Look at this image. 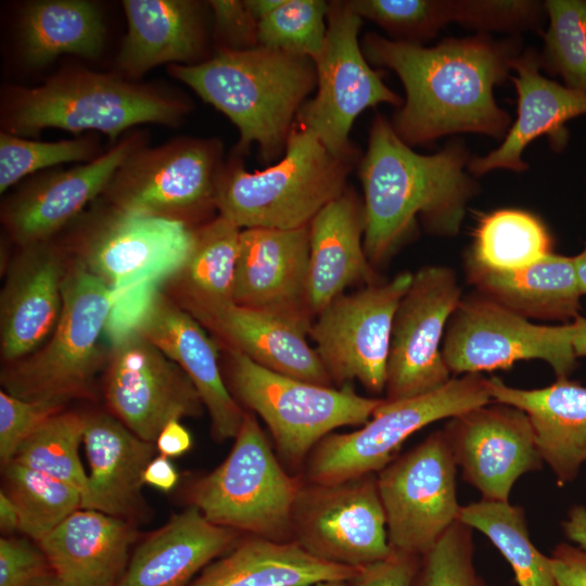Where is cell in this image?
<instances>
[{
  "label": "cell",
  "instance_id": "cell-1",
  "mask_svg": "<svg viewBox=\"0 0 586 586\" xmlns=\"http://www.w3.org/2000/svg\"><path fill=\"white\" fill-rule=\"evenodd\" d=\"M518 47L483 34L434 47L373 33L362 40L366 59L395 72L404 86L406 99L391 123L409 146L460 132L505 137L510 116L497 105L494 88L509 77Z\"/></svg>",
  "mask_w": 586,
  "mask_h": 586
},
{
  "label": "cell",
  "instance_id": "cell-2",
  "mask_svg": "<svg viewBox=\"0 0 586 586\" xmlns=\"http://www.w3.org/2000/svg\"><path fill=\"white\" fill-rule=\"evenodd\" d=\"M466 146L455 141L432 155L418 154L377 115L359 166L364 189V249L371 265L386 262L419 216L428 231L456 235L476 182L464 167Z\"/></svg>",
  "mask_w": 586,
  "mask_h": 586
},
{
  "label": "cell",
  "instance_id": "cell-3",
  "mask_svg": "<svg viewBox=\"0 0 586 586\" xmlns=\"http://www.w3.org/2000/svg\"><path fill=\"white\" fill-rule=\"evenodd\" d=\"M167 71L237 126L238 155L256 143L267 162L284 153L297 113L317 86L311 59L260 46L217 49L205 61Z\"/></svg>",
  "mask_w": 586,
  "mask_h": 586
},
{
  "label": "cell",
  "instance_id": "cell-4",
  "mask_svg": "<svg viewBox=\"0 0 586 586\" xmlns=\"http://www.w3.org/2000/svg\"><path fill=\"white\" fill-rule=\"evenodd\" d=\"M188 104L150 86L85 68L64 69L34 88L8 92L1 110L5 132L28 137L46 128L97 130L112 144L140 124L177 126Z\"/></svg>",
  "mask_w": 586,
  "mask_h": 586
},
{
  "label": "cell",
  "instance_id": "cell-5",
  "mask_svg": "<svg viewBox=\"0 0 586 586\" xmlns=\"http://www.w3.org/2000/svg\"><path fill=\"white\" fill-rule=\"evenodd\" d=\"M353 162L294 123L284 156L275 165L250 173L238 154L224 162L215 186L216 211L240 229L307 226L346 190Z\"/></svg>",
  "mask_w": 586,
  "mask_h": 586
},
{
  "label": "cell",
  "instance_id": "cell-6",
  "mask_svg": "<svg viewBox=\"0 0 586 586\" xmlns=\"http://www.w3.org/2000/svg\"><path fill=\"white\" fill-rule=\"evenodd\" d=\"M230 392L266 423L277 453L298 468L314 447L335 429L364 425L383 398L365 397L349 385L324 386L266 369L227 349Z\"/></svg>",
  "mask_w": 586,
  "mask_h": 586
},
{
  "label": "cell",
  "instance_id": "cell-7",
  "mask_svg": "<svg viewBox=\"0 0 586 586\" xmlns=\"http://www.w3.org/2000/svg\"><path fill=\"white\" fill-rule=\"evenodd\" d=\"M63 282L60 320L43 345L3 369L4 391L26 400L65 404L88 392L100 367V334L118 295L76 262Z\"/></svg>",
  "mask_w": 586,
  "mask_h": 586
},
{
  "label": "cell",
  "instance_id": "cell-8",
  "mask_svg": "<svg viewBox=\"0 0 586 586\" xmlns=\"http://www.w3.org/2000/svg\"><path fill=\"white\" fill-rule=\"evenodd\" d=\"M301 484L281 466L255 415L245 411L230 453L196 481L191 501L217 525L291 542L292 509Z\"/></svg>",
  "mask_w": 586,
  "mask_h": 586
},
{
  "label": "cell",
  "instance_id": "cell-9",
  "mask_svg": "<svg viewBox=\"0 0 586 586\" xmlns=\"http://www.w3.org/2000/svg\"><path fill=\"white\" fill-rule=\"evenodd\" d=\"M492 402L486 379L480 373L451 378L431 393L383 402L360 429L331 433L310 451L305 464L309 483L331 484L377 474L396 457L417 431Z\"/></svg>",
  "mask_w": 586,
  "mask_h": 586
},
{
  "label": "cell",
  "instance_id": "cell-10",
  "mask_svg": "<svg viewBox=\"0 0 586 586\" xmlns=\"http://www.w3.org/2000/svg\"><path fill=\"white\" fill-rule=\"evenodd\" d=\"M216 139L177 138L135 150L116 169L102 196L133 215L192 227L216 209L215 186L222 166Z\"/></svg>",
  "mask_w": 586,
  "mask_h": 586
},
{
  "label": "cell",
  "instance_id": "cell-11",
  "mask_svg": "<svg viewBox=\"0 0 586 586\" xmlns=\"http://www.w3.org/2000/svg\"><path fill=\"white\" fill-rule=\"evenodd\" d=\"M75 221L69 249L118 297L139 283L176 276L193 243L192 227L126 213L107 202Z\"/></svg>",
  "mask_w": 586,
  "mask_h": 586
},
{
  "label": "cell",
  "instance_id": "cell-12",
  "mask_svg": "<svg viewBox=\"0 0 586 586\" xmlns=\"http://www.w3.org/2000/svg\"><path fill=\"white\" fill-rule=\"evenodd\" d=\"M362 18L346 1L329 2L323 50L315 61L317 93L300 109L295 123L313 131L334 155L355 161L348 136L366 109L380 103L402 106L403 99L373 71L359 42Z\"/></svg>",
  "mask_w": 586,
  "mask_h": 586
},
{
  "label": "cell",
  "instance_id": "cell-13",
  "mask_svg": "<svg viewBox=\"0 0 586 586\" xmlns=\"http://www.w3.org/2000/svg\"><path fill=\"white\" fill-rule=\"evenodd\" d=\"M575 321L543 326L479 294L461 300L451 315L442 346L451 373L508 369L520 360L549 364L557 379L576 367Z\"/></svg>",
  "mask_w": 586,
  "mask_h": 586
},
{
  "label": "cell",
  "instance_id": "cell-14",
  "mask_svg": "<svg viewBox=\"0 0 586 586\" xmlns=\"http://www.w3.org/2000/svg\"><path fill=\"white\" fill-rule=\"evenodd\" d=\"M412 277L405 271L342 294L316 316L308 335L333 383L358 381L372 394L384 392L394 315Z\"/></svg>",
  "mask_w": 586,
  "mask_h": 586
},
{
  "label": "cell",
  "instance_id": "cell-15",
  "mask_svg": "<svg viewBox=\"0 0 586 586\" xmlns=\"http://www.w3.org/2000/svg\"><path fill=\"white\" fill-rule=\"evenodd\" d=\"M457 467L440 430L377 473L393 550L421 557L458 520Z\"/></svg>",
  "mask_w": 586,
  "mask_h": 586
},
{
  "label": "cell",
  "instance_id": "cell-16",
  "mask_svg": "<svg viewBox=\"0 0 586 586\" xmlns=\"http://www.w3.org/2000/svg\"><path fill=\"white\" fill-rule=\"evenodd\" d=\"M292 536L309 553L342 565L362 568L385 559L392 548L377 474L331 484L302 482Z\"/></svg>",
  "mask_w": 586,
  "mask_h": 586
},
{
  "label": "cell",
  "instance_id": "cell-17",
  "mask_svg": "<svg viewBox=\"0 0 586 586\" xmlns=\"http://www.w3.org/2000/svg\"><path fill=\"white\" fill-rule=\"evenodd\" d=\"M461 289L455 271L425 266L413 273L394 315L386 366V402L421 396L451 378L442 346Z\"/></svg>",
  "mask_w": 586,
  "mask_h": 586
},
{
  "label": "cell",
  "instance_id": "cell-18",
  "mask_svg": "<svg viewBox=\"0 0 586 586\" xmlns=\"http://www.w3.org/2000/svg\"><path fill=\"white\" fill-rule=\"evenodd\" d=\"M105 396L114 416L150 443L169 421L199 416L203 405L186 372L135 327L113 346Z\"/></svg>",
  "mask_w": 586,
  "mask_h": 586
},
{
  "label": "cell",
  "instance_id": "cell-19",
  "mask_svg": "<svg viewBox=\"0 0 586 586\" xmlns=\"http://www.w3.org/2000/svg\"><path fill=\"white\" fill-rule=\"evenodd\" d=\"M443 432L463 480L482 499L508 502L515 481L544 463L528 416L507 404L462 412Z\"/></svg>",
  "mask_w": 586,
  "mask_h": 586
},
{
  "label": "cell",
  "instance_id": "cell-20",
  "mask_svg": "<svg viewBox=\"0 0 586 586\" xmlns=\"http://www.w3.org/2000/svg\"><path fill=\"white\" fill-rule=\"evenodd\" d=\"M145 142V132L136 130L84 165L50 170L28 180L2 211V222L11 238L22 246L49 241L102 195L120 164Z\"/></svg>",
  "mask_w": 586,
  "mask_h": 586
},
{
  "label": "cell",
  "instance_id": "cell-21",
  "mask_svg": "<svg viewBox=\"0 0 586 586\" xmlns=\"http://www.w3.org/2000/svg\"><path fill=\"white\" fill-rule=\"evenodd\" d=\"M309 225L296 229H242L233 302L313 323L307 302Z\"/></svg>",
  "mask_w": 586,
  "mask_h": 586
},
{
  "label": "cell",
  "instance_id": "cell-22",
  "mask_svg": "<svg viewBox=\"0 0 586 586\" xmlns=\"http://www.w3.org/2000/svg\"><path fill=\"white\" fill-rule=\"evenodd\" d=\"M133 327L189 377L208 411L214 440L234 438L245 410L225 383L216 345L203 326L187 309L157 295L139 311Z\"/></svg>",
  "mask_w": 586,
  "mask_h": 586
},
{
  "label": "cell",
  "instance_id": "cell-23",
  "mask_svg": "<svg viewBox=\"0 0 586 586\" xmlns=\"http://www.w3.org/2000/svg\"><path fill=\"white\" fill-rule=\"evenodd\" d=\"M207 327L227 349L239 352L273 372L305 382H333L306 336L310 324L234 302L187 309Z\"/></svg>",
  "mask_w": 586,
  "mask_h": 586
},
{
  "label": "cell",
  "instance_id": "cell-24",
  "mask_svg": "<svg viewBox=\"0 0 586 586\" xmlns=\"http://www.w3.org/2000/svg\"><path fill=\"white\" fill-rule=\"evenodd\" d=\"M22 247L1 295V354L7 364L43 345L63 308V250L50 240Z\"/></svg>",
  "mask_w": 586,
  "mask_h": 586
},
{
  "label": "cell",
  "instance_id": "cell-25",
  "mask_svg": "<svg viewBox=\"0 0 586 586\" xmlns=\"http://www.w3.org/2000/svg\"><path fill=\"white\" fill-rule=\"evenodd\" d=\"M538 54L530 49L512 62L510 76L517 93V118L501 144L485 156L471 158L468 168L474 176L494 169L523 171L527 164L522 154L525 148L542 136H548L553 150L568 141L565 124L586 114V92L562 86L539 73Z\"/></svg>",
  "mask_w": 586,
  "mask_h": 586
},
{
  "label": "cell",
  "instance_id": "cell-26",
  "mask_svg": "<svg viewBox=\"0 0 586 586\" xmlns=\"http://www.w3.org/2000/svg\"><path fill=\"white\" fill-rule=\"evenodd\" d=\"M364 233V202L347 188L309 222L307 302L314 317L348 286L374 283Z\"/></svg>",
  "mask_w": 586,
  "mask_h": 586
},
{
  "label": "cell",
  "instance_id": "cell-27",
  "mask_svg": "<svg viewBox=\"0 0 586 586\" xmlns=\"http://www.w3.org/2000/svg\"><path fill=\"white\" fill-rule=\"evenodd\" d=\"M491 398L524 411L533 425L543 461L560 486L573 482L586 463V386L568 378L534 390L486 379Z\"/></svg>",
  "mask_w": 586,
  "mask_h": 586
},
{
  "label": "cell",
  "instance_id": "cell-28",
  "mask_svg": "<svg viewBox=\"0 0 586 586\" xmlns=\"http://www.w3.org/2000/svg\"><path fill=\"white\" fill-rule=\"evenodd\" d=\"M137 539L125 519L78 509L38 542L53 573L71 586H116Z\"/></svg>",
  "mask_w": 586,
  "mask_h": 586
},
{
  "label": "cell",
  "instance_id": "cell-29",
  "mask_svg": "<svg viewBox=\"0 0 586 586\" xmlns=\"http://www.w3.org/2000/svg\"><path fill=\"white\" fill-rule=\"evenodd\" d=\"M84 444L90 467L81 509L131 518L143 510V472L156 446L143 441L116 417H86Z\"/></svg>",
  "mask_w": 586,
  "mask_h": 586
},
{
  "label": "cell",
  "instance_id": "cell-30",
  "mask_svg": "<svg viewBox=\"0 0 586 586\" xmlns=\"http://www.w3.org/2000/svg\"><path fill=\"white\" fill-rule=\"evenodd\" d=\"M238 537V531L208 521L191 505L137 547L116 586H189Z\"/></svg>",
  "mask_w": 586,
  "mask_h": 586
},
{
  "label": "cell",
  "instance_id": "cell-31",
  "mask_svg": "<svg viewBox=\"0 0 586 586\" xmlns=\"http://www.w3.org/2000/svg\"><path fill=\"white\" fill-rule=\"evenodd\" d=\"M127 34L118 68L139 78L164 63L198 64L205 49L204 5L192 0H124Z\"/></svg>",
  "mask_w": 586,
  "mask_h": 586
},
{
  "label": "cell",
  "instance_id": "cell-32",
  "mask_svg": "<svg viewBox=\"0 0 586 586\" xmlns=\"http://www.w3.org/2000/svg\"><path fill=\"white\" fill-rule=\"evenodd\" d=\"M359 569L320 559L294 540L250 535L209 563L189 586H311L353 581Z\"/></svg>",
  "mask_w": 586,
  "mask_h": 586
},
{
  "label": "cell",
  "instance_id": "cell-33",
  "mask_svg": "<svg viewBox=\"0 0 586 586\" xmlns=\"http://www.w3.org/2000/svg\"><path fill=\"white\" fill-rule=\"evenodd\" d=\"M468 281L481 295L525 318L568 321L578 317L583 296L573 256L552 253L511 270H492L466 258Z\"/></svg>",
  "mask_w": 586,
  "mask_h": 586
},
{
  "label": "cell",
  "instance_id": "cell-34",
  "mask_svg": "<svg viewBox=\"0 0 586 586\" xmlns=\"http://www.w3.org/2000/svg\"><path fill=\"white\" fill-rule=\"evenodd\" d=\"M22 54L40 68L63 53L98 58L105 26L99 7L86 0H38L26 4L20 22Z\"/></svg>",
  "mask_w": 586,
  "mask_h": 586
},
{
  "label": "cell",
  "instance_id": "cell-35",
  "mask_svg": "<svg viewBox=\"0 0 586 586\" xmlns=\"http://www.w3.org/2000/svg\"><path fill=\"white\" fill-rule=\"evenodd\" d=\"M241 230L220 215L194 228L191 251L176 275L184 309L233 302Z\"/></svg>",
  "mask_w": 586,
  "mask_h": 586
},
{
  "label": "cell",
  "instance_id": "cell-36",
  "mask_svg": "<svg viewBox=\"0 0 586 586\" xmlns=\"http://www.w3.org/2000/svg\"><path fill=\"white\" fill-rule=\"evenodd\" d=\"M552 237L538 216L500 208L480 217L467 259L492 270H511L552 254Z\"/></svg>",
  "mask_w": 586,
  "mask_h": 586
},
{
  "label": "cell",
  "instance_id": "cell-37",
  "mask_svg": "<svg viewBox=\"0 0 586 586\" xmlns=\"http://www.w3.org/2000/svg\"><path fill=\"white\" fill-rule=\"evenodd\" d=\"M458 520L493 543L512 568L518 586H557L550 557L531 540L523 508L481 499L462 506Z\"/></svg>",
  "mask_w": 586,
  "mask_h": 586
},
{
  "label": "cell",
  "instance_id": "cell-38",
  "mask_svg": "<svg viewBox=\"0 0 586 586\" xmlns=\"http://www.w3.org/2000/svg\"><path fill=\"white\" fill-rule=\"evenodd\" d=\"M8 494L20 513V531L37 543L81 508L73 486L15 461L4 466Z\"/></svg>",
  "mask_w": 586,
  "mask_h": 586
},
{
  "label": "cell",
  "instance_id": "cell-39",
  "mask_svg": "<svg viewBox=\"0 0 586 586\" xmlns=\"http://www.w3.org/2000/svg\"><path fill=\"white\" fill-rule=\"evenodd\" d=\"M86 417L61 411L47 419L18 447L12 461L75 487L81 500L88 492V475L78 449L84 441Z\"/></svg>",
  "mask_w": 586,
  "mask_h": 586
},
{
  "label": "cell",
  "instance_id": "cell-40",
  "mask_svg": "<svg viewBox=\"0 0 586 586\" xmlns=\"http://www.w3.org/2000/svg\"><path fill=\"white\" fill-rule=\"evenodd\" d=\"M351 10L385 29L397 41L420 43L448 23L463 25L464 0H348Z\"/></svg>",
  "mask_w": 586,
  "mask_h": 586
},
{
  "label": "cell",
  "instance_id": "cell-41",
  "mask_svg": "<svg viewBox=\"0 0 586 586\" xmlns=\"http://www.w3.org/2000/svg\"><path fill=\"white\" fill-rule=\"evenodd\" d=\"M544 7L549 26L539 66L586 92V0H548Z\"/></svg>",
  "mask_w": 586,
  "mask_h": 586
},
{
  "label": "cell",
  "instance_id": "cell-42",
  "mask_svg": "<svg viewBox=\"0 0 586 586\" xmlns=\"http://www.w3.org/2000/svg\"><path fill=\"white\" fill-rule=\"evenodd\" d=\"M328 10L322 0H284L258 22V46L315 62L324 47Z\"/></svg>",
  "mask_w": 586,
  "mask_h": 586
},
{
  "label": "cell",
  "instance_id": "cell-43",
  "mask_svg": "<svg viewBox=\"0 0 586 586\" xmlns=\"http://www.w3.org/2000/svg\"><path fill=\"white\" fill-rule=\"evenodd\" d=\"M98 141L87 136L54 142L33 141L2 131L0 133V191L40 169L62 163L87 161L98 154Z\"/></svg>",
  "mask_w": 586,
  "mask_h": 586
},
{
  "label": "cell",
  "instance_id": "cell-44",
  "mask_svg": "<svg viewBox=\"0 0 586 586\" xmlns=\"http://www.w3.org/2000/svg\"><path fill=\"white\" fill-rule=\"evenodd\" d=\"M473 528L455 521L420 557L410 586H488L473 563Z\"/></svg>",
  "mask_w": 586,
  "mask_h": 586
},
{
  "label": "cell",
  "instance_id": "cell-45",
  "mask_svg": "<svg viewBox=\"0 0 586 586\" xmlns=\"http://www.w3.org/2000/svg\"><path fill=\"white\" fill-rule=\"evenodd\" d=\"M64 404L26 400L0 391V458L12 461L22 443L47 419L63 411Z\"/></svg>",
  "mask_w": 586,
  "mask_h": 586
},
{
  "label": "cell",
  "instance_id": "cell-46",
  "mask_svg": "<svg viewBox=\"0 0 586 586\" xmlns=\"http://www.w3.org/2000/svg\"><path fill=\"white\" fill-rule=\"evenodd\" d=\"M207 5L214 17L217 49L247 50L258 46V22L245 0H212Z\"/></svg>",
  "mask_w": 586,
  "mask_h": 586
},
{
  "label": "cell",
  "instance_id": "cell-47",
  "mask_svg": "<svg viewBox=\"0 0 586 586\" xmlns=\"http://www.w3.org/2000/svg\"><path fill=\"white\" fill-rule=\"evenodd\" d=\"M50 573L53 571L39 546L24 538L1 537L0 586H29Z\"/></svg>",
  "mask_w": 586,
  "mask_h": 586
},
{
  "label": "cell",
  "instance_id": "cell-48",
  "mask_svg": "<svg viewBox=\"0 0 586 586\" xmlns=\"http://www.w3.org/2000/svg\"><path fill=\"white\" fill-rule=\"evenodd\" d=\"M420 557L396 551L383 560L359 569L354 586H410Z\"/></svg>",
  "mask_w": 586,
  "mask_h": 586
},
{
  "label": "cell",
  "instance_id": "cell-49",
  "mask_svg": "<svg viewBox=\"0 0 586 586\" xmlns=\"http://www.w3.org/2000/svg\"><path fill=\"white\" fill-rule=\"evenodd\" d=\"M550 561L557 586H586V550L561 543L553 548Z\"/></svg>",
  "mask_w": 586,
  "mask_h": 586
},
{
  "label": "cell",
  "instance_id": "cell-50",
  "mask_svg": "<svg viewBox=\"0 0 586 586\" xmlns=\"http://www.w3.org/2000/svg\"><path fill=\"white\" fill-rule=\"evenodd\" d=\"M191 445L192 437L180 420L169 421L155 441L156 449L168 458L181 456L190 449Z\"/></svg>",
  "mask_w": 586,
  "mask_h": 586
},
{
  "label": "cell",
  "instance_id": "cell-51",
  "mask_svg": "<svg viewBox=\"0 0 586 586\" xmlns=\"http://www.w3.org/2000/svg\"><path fill=\"white\" fill-rule=\"evenodd\" d=\"M178 479L176 468L169 458L163 455L154 457L143 472V484L164 493L170 492L176 486Z\"/></svg>",
  "mask_w": 586,
  "mask_h": 586
},
{
  "label": "cell",
  "instance_id": "cell-52",
  "mask_svg": "<svg viewBox=\"0 0 586 586\" xmlns=\"http://www.w3.org/2000/svg\"><path fill=\"white\" fill-rule=\"evenodd\" d=\"M564 535L576 546L586 550V507L574 505L561 523Z\"/></svg>",
  "mask_w": 586,
  "mask_h": 586
},
{
  "label": "cell",
  "instance_id": "cell-53",
  "mask_svg": "<svg viewBox=\"0 0 586 586\" xmlns=\"http://www.w3.org/2000/svg\"><path fill=\"white\" fill-rule=\"evenodd\" d=\"M0 528L10 534L20 530V513L13 499L7 492L0 493Z\"/></svg>",
  "mask_w": 586,
  "mask_h": 586
},
{
  "label": "cell",
  "instance_id": "cell-54",
  "mask_svg": "<svg viewBox=\"0 0 586 586\" xmlns=\"http://www.w3.org/2000/svg\"><path fill=\"white\" fill-rule=\"evenodd\" d=\"M283 1L284 0H245V3L256 21L259 22L279 8Z\"/></svg>",
  "mask_w": 586,
  "mask_h": 586
},
{
  "label": "cell",
  "instance_id": "cell-55",
  "mask_svg": "<svg viewBox=\"0 0 586 586\" xmlns=\"http://www.w3.org/2000/svg\"><path fill=\"white\" fill-rule=\"evenodd\" d=\"M576 333L573 342L574 352L578 357H586V318L578 316L575 320Z\"/></svg>",
  "mask_w": 586,
  "mask_h": 586
},
{
  "label": "cell",
  "instance_id": "cell-56",
  "mask_svg": "<svg viewBox=\"0 0 586 586\" xmlns=\"http://www.w3.org/2000/svg\"><path fill=\"white\" fill-rule=\"evenodd\" d=\"M574 268L582 294H586V242L583 251L573 256Z\"/></svg>",
  "mask_w": 586,
  "mask_h": 586
},
{
  "label": "cell",
  "instance_id": "cell-57",
  "mask_svg": "<svg viewBox=\"0 0 586 586\" xmlns=\"http://www.w3.org/2000/svg\"><path fill=\"white\" fill-rule=\"evenodd\" d=\"M29 586H71L67 583H65L63 579H61L59 576H56L54 573H50L46 575L44 577L36 581Z\"/></svg>",
  "mask_w": 586,
  "mask_h": 586
},
{
  "label": "cell",
  "instance_id": "cell-58",
  "mask_svg": "<svg viewBox=\"0 0 586 586\" xmlns=\"http://www.w3.org/2000/svg\"><path fill=\"white\" fill-rule=\"evenodd\" d=\"M311 586H354L352 581H326Z\"/></svg>",
  "mask_w": 586,
  "mask_h": 586
}]
</instances>
